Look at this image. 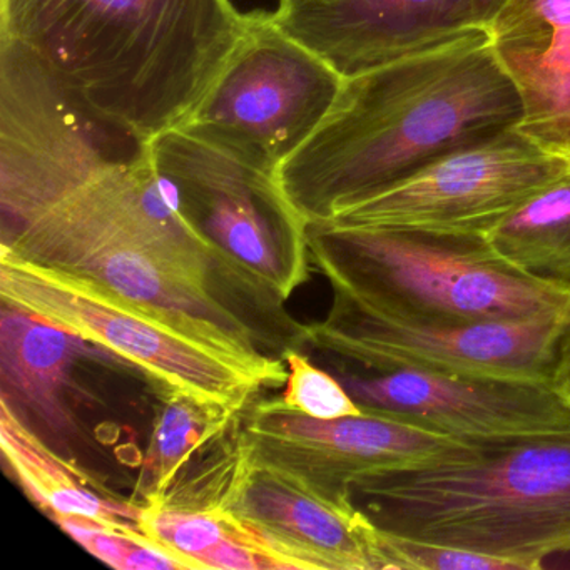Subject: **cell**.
<instances>
[{
    "label": "cell",
    "instance_id": "1",
    "mask_svg": "<svg viewBox=\"0 0 570 570\" xmlns=\"http://www.w3.org/2000/svg\"><path fill=\"white\" fill-rule=\"evenodd\" d=\"M520 116L485 28L473 29L343 78L328 115L276 179L308 225L328 222Z\"/></svg>",
    "mask_w": 570,
    "mask_h": 570
},
{
    "label": "cell",
    "instance_id": "2",
    "mask_svg": "<svg viewBox=\"0 0 570 570\" xmlns=\"http://www.w3.org/2000/svg\"><path fill=\"white\" fill-rule=\"evenodd\" d=\"M252 18L232 0H0V39L92 118L146 145L189 118Z\"/></svg>",
    "mask_w": 570,
    "mask_h": 570
},
{
    "label": "cell",
    "instance_id": "3",
    "mask_svg": "<svg viewBox=\"0 0 570 570\" xmlns=\"http://www.w3.org/2000/svg\"><path fill=\"white\" fill-rule=\"evenodd\" d=\"M352 497L389 532L540 569L547 557L570 550V435L370 476Z\"/></svg>",
    "mask_w": 570,
    "mask_h": 570
},
{
    "label": "cell",
    "instance_id": "4",
    "mask_svg": "<svg viewBox=\"0 0 570 570\" xmlns=\"http://www.w3.org/2000/svg\"><path fill=\"white\" fill-rule=\"evenodd\" d=\"M312 263L366 309L425 325L570 320V288L507 262L487 236L309 223Z\"/></svg>",
    "mask_w": 570,
    "mask_h": 570
},
{
    "label": "cell",
    "instance_id": "5",
    "mask_svg": "<svg viewBox=\"0 0 570 570\" xmlns=\"http://www.w3.org/2000/svg\"><path fill=\"white\" fill-rule=\"evenodd\" d=\"M0 296L205 405L242 412L259 390L283 383L91 279L2 252Z\"/></svg>",
    "mask_w": 570,
    "mask_h": 570
},
{
    "label": "cell",
    "instance_id": "6",
    "mask_svg": "<svg viewBox=\"0 0 570 570\" xmlns=\"http://www.w3.org/2000/svg\"><path fill=\"white\" fill-rule=\"evenodd\" d=\"M145 146L169 205L253 285L286 302L308 282V223L276 176L179 128Z\"/></svg>",
    "mask_w": 570,
    "mask_h": 570
},
{
    "label": "cell",
    "instance_id": "7",
    "mask_svg": "<svg viewBox=\"0 0 570 570\" xmlns=\"http://www.w3.org/2000/svg\"><path fill=\"white\" fill-rule=\"evenodd\" d=\"M342 85V76L282 31L269 12L255 11L222 75L179 129L276 176L322 125Z\"/></svg>",
    "mask_w": 570,
    "mask_h": 570
},
{
    "label": "cell",
    "instance_id": "8",
    "mask_svg": "<svg viewBox=\"0 0 570 570\" xmlns=\"http://www.w3.org/2000/svg\"><path fill=\"white\" fill-rule=\"evenodd\" d=\"M108 131L38 59L0 39V239L138 153L108 149Z\"/></svg>",
    "mask_w": 570,
    "mask_h": 570
},
{
    "label": "cell",
    "instance_id": "9",
    "mask_svg": "<svg viewBox=\"0 0 570 570\" xmlns=\"http://www.w3.org/2000/svg\"><path fill=\"white\" fill-rule=\"evenodd\" d=\"M569 323L563 318L472 325L400 322L333 292L326 318L306 323V345L368 372L552 382L557 348Z\"/></svg>",
    "mask_w": 570,
    "mask_h": 570
},
{
    "label": "cell",
    "instance_id": "10",
    "mask_svg": "<svg viewBox=\"0 0 570 570\" xmlns=\"http://www.w3.org/2000/svg\"><path fill=\"white\" fill-rule=\"evenodd\" d=\"M569 169L570 158L512 126L439 156L322 223L487 236Z\"/></svg>",
    "mask_w": 570,
    "mask_h": 570
},
{
    "label": "cell",
    "instance_id": "11",
    "mask_svg": "<svg viewBox=\"0 0 570 570\" xmlns=\"http://www.w3.org/2000/svg\"><path fill=\"white\" fill-rule=\"evenodd\" d=\"M239 422L253 462L342 503H355L352 489L360 480L469 462L483 452L376 413L313 419L282 399H253Z\"/></svg>",
    "mask_w": 570,
    "mask_h": 570
},
{
    "label": "cell",
    "instance_id": "12",
    "mask_svg": "<svg viewBox=\"0 0 570 570\" xmlns=\"http://www.w3.org/2000/svg\"><path fill=\"white\" fill-rule=\"evenodd\" d=\"M336 379L363 412L476 449L570 435V399L552 382L368 370Z\"/></svg>",
    "mask_w": 570,
    "mask_h": 570
},
{
    "label": "cell",
    "instance_id": "13",
    "mask_svg": "<svg viewBox=\"0 0 570 570\" xmlns=\"http://www.w3.org/2000/svg\"><path fill=\"white\" fill-rule=\"evenodd\" d=\"M269 16L342 78L485 28L473 0H316Z\"/></svg>",
    "mask_w": 570,
    "mask_h": 570
},
{
    "label": "cell",
    "instance_id": "14",
    "mask_svg": "<svg viewBox=\"0 0 570 570\" xmlns=\"http://www.w3.org/2000/svg\"><path fill=\"white\" fill-rule=\"evenodd\" d=\"M226 510L256 530L289 570H379L372 519L278 470L252 460Z\"/></svg>",
    "mask_w": 570,
    "mask_h": 570
},
{
    "label": "cell",
    "instance_id": "15",
    "mask_svg": "<svg viewBox=\"0 0 570 570\" xmlns=\"http://www.w3.org/2000/svg\"><path fill=\"white\" fill-rule=\"evenodd\" d=\"M485 31L519 95L517 131L570 158V0H503Z\"/></svg>",
    "mask_w": 570,
    "mask_h": 570
},
{
    "label": "cell",
    "instance_id": "16",
    "mask_svg": "<svg viewBox=\"0 0 570 570\" xmlns=\"http://www.w3.org/2000/svg\"><path fill=\"white\" fill-rule=\"evenodd\" d=\"M85 340L2 302L0 376L2 402L32 430L62 435L75 425L66 393Z\"/></svg>",
    "mask_w": 570,
    "mask_h": 570
},
{
    "label": "cell",
    "instance_id": "17",
    "mask_svg": "<svg viewBox=\"0 0 570 570\" xmlns=\"http://www.w3.org/2000/svg\"><path fill=\"white\" fill-rule=\"evenodd\" d=\"M0 445L6 466L52 520L79 517L145 535L139 529L142 505L99 489L95 479L55 452L4 402L0 403Z\"/></svg>",
    "mask_w": 570,
    "mask_h": 570
},
{
    "label": "cell",
    "instance_id": "18",
    "mask_svg": "<svg viewBox=\"0 0 570 570\" xmlns=\"http://www.w3.org/2000/svg\"><path fill=\"white\" fill-rule=\"evenodd\" d=\"M522 272L570 288V169L487 235Z\"/></svg>",
    "mask_w": 570,
    "mask_h": 570
},
{
    "label": "cell",
    "instance_id": "19",
    "mask_svg": "<svg viewBox=\"0 0 570 570\" xmlns=\"http://www.w3.org/2000/svg\"><path fill=\"white\" fill-rule=\"evenodd\" d=\"M239 412L216 409L183 393L163 389L138 492L145 502L155 499L175 479L189 456L225 429Z\"/></svg>",
    "mask_w": 570,
    "mask_h": 570
},
{
    "label": "cell",
    "instance_id": "20",
    "mask_svg": "<svg viewBox=\"0 0 570 570\" xmlns=\"http://www.w3.org/2000/svg\"><path fill=\"white\" fill-rule=\"evenodd\" d=\"M235 525L229 510H189L145 503L139 529L148 539L165 547L191 570H202L199 559L218 546Z\"/></svg>",
    "mask_w": 570,
    "mask_h": 570
},
{
    "label": "cell",
    "instance_id": "21",
    "mask_svg": "<svg viewBox=\"0 0 570 570\" xmlns=\"http://www.w3.org/2000/svg\"><path fill=\"white\" fill-rule=\"evenodd\" d=\"M55 522L96 559L118 570H191L185 560L146 535L121 532L95 520L58 517Z\"/></svg>",
    "mask_w": 570,
    "mask_h": 570
},
{
    "label": "cell",
    "instance_id": "22",
    "mask_svg": "<svg viewBox=\"0 0 570 570\" xmlns=\"http://www.w3.org/2000/svg\"><path fill=\"white\" fill-rule=\"evenodd\" d=\"M373 546L379 570H520L515 563L499 557L425 542L402 533L389 532L376 523Z\"/></svg>",
    "mask_w": 570,
    "mask_h": 570
},
{
    "label": "cell",
    "instance_id": "23",
    "mask_svg": "<svg viewBox=\"0 0 570 570\" xmlns=\"http://www.w3.org/2000/svg\"><path fill=\"white\" fill-rule=\"evenodd\" d=\"M283 360L288 368L282 395L286 405L322 420L363 413L343 383L335 375L313 365L299 350H288L283 353Z\"/></svg>",
    "mask_w": 570,
    "mask_h": 570
},
{
    "label": "cell",
    "instance_id": "24",
    "mask_svg": "<svg viewBox=\"0 0 570 570\" xmlns=\"http://www.w3.org/2000/svg\"><path fill=\"white\" fill-rule=\"evenodd\" d=\"M552 383L567 399H570V323L560 338L559 348H557Z\"/></svg>",
    "mask_w": 570,
    "mask_h": 570
},
{
    "label": "cell",
    "instance_id": "25",
    "mask_svg": "<svg viewBox=\"0 0 570 570\" xmlns=\"http://www.w3.org/2000/svg\"><path fill=\"white\" fill-rule=\"evenodd\" d=\"M473 2H475L476 12H479L483 26L492 18L493 12L503 4V0H473Z\"/></svg>",
    "mask_w": 570,
    "mask_h": 570
},
{
    "label": "cell",
    "instance_id": "26",
    "mask_svg": "<svg viewBox=\"0 0 570 570\" xmlns=\"http://www.w3.org/2000/svg\"><path fill=\"white\" fill-rule=\"evenodd\" d=\"M299 2H316V0H279V4H299Z\"/></svg>",
    "mask_w": 570,
    "mask_h": 570
}]
</instances>
